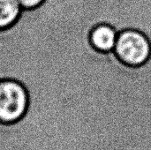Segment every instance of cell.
<instances>
[{
	"label": "cell",
	"mask_w": 151,
	"mask_h": 150,
	"mask_svg": "<svg viewBox=\"0 0 151 150\" xmlns=\"http://www.w3.org/2000/svg\"><path fill=\"white\" fill-rule=\"evenodd\" d=\"M113 51L123 64L133 67L141 66L150 57V42L141 31L127 29L119 34Z\"/></svg>",
	"instance_id": "6da1fadb"
},
{
	"label": "cell",
	"mask_w": 151,
	"mask_h": 150,
	"mask_svg": "<svg viewBox=\"0 0 151 150\" xmlns=\"http://www.w3.org/2000/svg\"><path fill=\"white\" fill-rule=\"evenodd\" d=\"M29 96L26 88L14 80H0V122L12 124L26 113Z\"/></svg>",
	"instance_id": "7a4b0ae2"
},
{
	"label": "cell",
	"mask_w": 151,
	"mask_h": 150,
	"mask_svg": "<svg viewBox=\"0 0 151 150\" xmlns=\"http://www.w3.org/2000/svg\"><path fill=\"white\" fill-rule=\"evenodd\" d=\"M118 35L119 34L114 27L107 24H101L91 31L90 43L97 51L111 52L115 49Z\"/></svg>",
	"instance_id": "3957f363"
},
{
	"label": "cell",
	"mask_w": 151,
	"mask_h": 150,
	"mask_svg": "<svg viewBox=\"0 0 151 150\" xmlns=\"http://www.w3.org/2000/svg\"><path fill=\"white\" fill-rule=\"evenodd\" d=\"M22 9L18 0H0V30L12 26L19 19Z\"/></svg>",
	"instance_id": "277c9868"
},
{
	"label": "cell",
	"mask_w": 151,
	"mask_h": 150,
	"mask_svg": "<svg viewBox=\"0 0 151 150\" xmlns=\"http://www.w3.org/2000/svg\"><path fill=\"white\" fill-rule=\"evenodd\" d=\"M44 0H18L23 9H34L42 4Z\"/></svg>",
	"instance_id": "5b68a950"
}]
</instances>
